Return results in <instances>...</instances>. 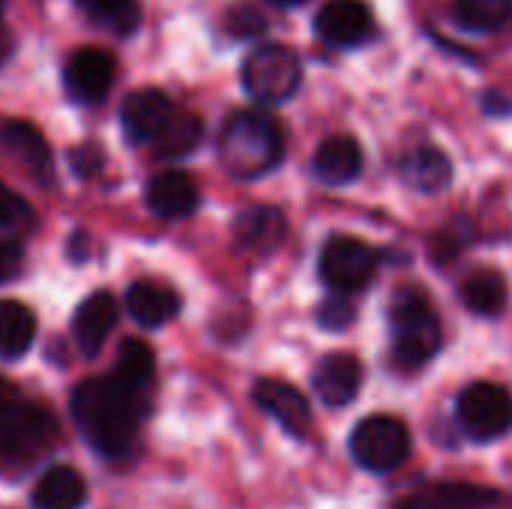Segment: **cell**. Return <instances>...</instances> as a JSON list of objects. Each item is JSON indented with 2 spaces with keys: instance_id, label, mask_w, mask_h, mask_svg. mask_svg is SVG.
I'll list each match as a JSON object with an SVG mask.
<instances>
[{
  "instance_id": "1",
  "label": "cell",
  "mask_w": 512,
  "mask_h": 509,
  "mask_svg": "<svg viewBox=\"0 0 512 509\" xmlns=\"http://www.w3.org/2000/svg\"><path fill=\"white\" fill-rule=\"evenodd\" d=\"M147 411L150 396L120 384L114 375L84 381L72 393V420L84 441L105 459H123L135 450Z\"/></svg>"
},
{
  "instance_id": "2",
  "label": "cell",
  "mask_w": 512,
  "mask_h": 509,
  "mask_svg": "<svg viewBox=\"0 0 512 509\" xmlns=\"http://www.w3.org/2000/svg\"><path fill=\"white\" fill-rule=\"evenodd\" d=\"M219 162L237 180H255L270 174L285 153L282 126L261 108L234 111L219 132Z\"/></svg>"
},
{
  "instance_id": "3",
  "label": "cell",
  "mask_w": 512,
  "mask_h": 509,
  "mask_svg": "<svg viewBox=\"0 0 512 509\" xmlns=\"http://www.w3.org/2000/svg\"><path fill=\"white\" fill-rule=\"evenodd\" d=\"M393 357L402 369H420L441 351V321L420 288H399L390 303Z\"/></svg>"
},
{
  "instance_id": "4",
  "label": "cell",
  "mask_w": 512,
  "mask_h": 509,
  "mask_svg": "<svg viewBox=\"0 0 512 509\" xmlns=\"http://www.w3.org/2000/svg\"><path fill=\"white\" fill-rule=\"evenodd\" d=\"M57 438V420L48 408L0 384V462H33Z\"/></svg>"
},
{
  "instance_id": "5",
  "label": "cell",
  "mask_w": 512,
  "mask_h": 509,
  "mask_svg": "<svg viewBox=\"0 0 512 509\" xmlns=\"http://www.w3.org/2000/svg\"><path fill=\"white\" fill-rule=\"evenodd\" d=\"M240 81H243V90L255 102L282 105L300 90L303 66H300V57L288 45L264 42L246 54L243 69H240Z\"/></svg>"
},
{
  "instance_id": "6",
  "label": "cell",
  "mask_w": 512,
  "mask_h": 509,
  "mask_svg": "<svg viewBox=\"0 0 512 509\" xmlns=\"http://www.w3.org/2000/svg\"><path fill=\"white\" fill-rule=\"evenodd\" d=\"M456 423L477 444L498 441L512 429V396L501 384L477 381L456 399Z\"/></svg>"
},
{
  "instance_id": "7",
  "label": "cell",
  "mask_w": 512,
  "mask_h": 509,
  "mask_svg": "<svg viewBox=\"0 0 512 509\" xmlns=\"http://www.w3.org/2000/svg\"><path fill=\"white\" fill-rule=\"evenodd\" d=\"M351 456L372 474H390L411 456V432L402 420L378 414L351 432Z\"/></svg>"
},
{
  "instance_id": "8",
  "label": "cell",
  "mask_w": 512,
  "mask_h": 509,
  "mask_svg": "<svg viewBox=\"0 0 512 509\" xmlns=\"http://www.w3.org/2000/svg\"><path fill=\"white\" fill-rule=\"evenodd\" d=\"M378 264H381V255L366 240L345 237V234L330 237L321 249V258H318V270H321L324 285L342 297L366 288L375 279Z\"/></svg>"
},
{
  "instance_id": "9",
  "label": "cell",
  "mask_w": 512,
  "mask_h": 509,
  "mask_svg": "<svg viewBox=\"0 0 512 509\" xmlns=\"http://www.w3.org/2000/svg\"><path fill=\"white\" fill-rule=\"evenodd\" d=\"M114 84V57L105 48L87 45L69 54L63 66V87L81 105H96Z\"/></svg>"
},
{
  "instance_id": "10",
  "label": "cell",
  "mask_w": 512,
  "mask_h": 509,
  "mask_svg": "<svg viewBox=\"0 0 512 509\" xmlns=\"http://www.w3.org/2000/svg\"><path fill=\"white\" fill-rule=\"evenodd\" d=\"M174 114H177L174 102L162 90L144 87V90H135L123 99L120 126L132 144H153L165 132V126L171 123Z\"/></svg>"
},
{
  "instance_id": "11",
  "label": "cell",
  "mask_w": 512,
  "mask_h": 509,
  "mask_svg": "<svg viewBox=\"0 0 512 509\" xmlns=\"http://www.w3.org/2000/svg\"><path fill=\"white\" fill-rule=\"evenodd\" d=\"M0 150L9 162H15L21 171H27L36 183L54 180V159L51 147L42 138V132L27 120H6L0 126Z\"/></svg>"
},
{
  "instance_id": "12",
  "label": "cell",
  "mask_w": 512,
  "mask_h": 509,
  "mask_svg": "<svg viewBox=\"0 0 512 509\" xmlns=\"http://www.w3.org/2000/svg\"><path fill=\"white\" fill-rule=\"evenodd\" d=\"M252 396H255L258 408L267 411L288 435L306 438V432L312 426V408L297 387H291L288 381H279V378H261L252 390Z\"/></svg>"
},
{
  "instance_id": "13",
  "label": "cell",
  "mask_w": 512,
  "mask_h": 509,
  "mask_svg": "<svg viewBox=\"0 0 512 509\" xmlns=\"http://www.w3.org/2000/svg\"><path fill=\"white\" fill-rule=\"evenodd\" d=\"M315 30L327 45L351 48L372 33V12L363 0H327L315 15Z\"/></svg>"
},
{
  "instance_id": "14",
  "label": "cell",
  "mask_w": 512,
  "mask_h": 509,
  "mask_svg": "<svg viewBox=\"0 0 512 509\" xmlns=\"http://www.w3.org/2000/svg\"><path fill=\"white\" fill-rule=\"evenodd\" d=\"M363 384V366L354 354H327L312 369V387L330 408H345L357 399Z\"/></svg>"
},
{
  "instance_id": "15",
  "label": "cell",
  "mask_w": 512,
  "mask_h": 509,
  "mask_svg": "<svg viewBox=\"0 0 512 509\" xmlns=\"http://www.w3.org/2000/svg\"><path fill=\"white\" fill-rule=\"evenodd\" d=\"M363 171V150L351 135H330L312 156V174L327 186H345Z\"/></svg>"
},
{
  "instance_id": "16",
  "label": "cell",
  "mask_w": 512,
  "mask_h": 509,
  "mask_svg": "<svg viewBox=\"0 0 512 509\" xmlns=\"http://www.w3.org/2000/svg\"><path fill=\"white\" fill-rule=\"evenodd\" d=\"M147 207L159 219H186L198 207V186L186 171H159L147 183Z\"/></svg>"
},
{
  "instance_id": "17",
  "label": "cell",
  "mask_w": 512,
  "mask_h": 509,
  "mask_svg": "<svg viewBox=\"0 0 512 509\" xmlns=\"http://www.w3.org/2000/svg\"><path fill=\"white\" fill-rule=\"evenodd\" d=\"M498 504L501 495L492 489L471 483H435L399 501V509H495Z\"/></svg>"
},
{
  "instance_id": "18",
  "label": "cell",
  "mask_w": 512,
  "mask_h": 509,
  "mask_svg": "<svg viewBox=\"0 0 512 509\" xmlns=\"http://www.w3.org/2000/svg\"><path fill=\"white\" fill-rule=\"evenodd\" d=\"M117 324V303L111 294L99 291L93 297H87L78 312H75V321H72V336H75V345L81 348L84 357H96L105 345V339L111 336Z\"/></svg>"
},
{
  "instance_id": "19",
  "label": "cell",
  "mask_w": 512,
  "mask_h": 509,
  "mask_svg": "<svg viewBox=\"0 0 512 509\" xmlns=\"http://www.w3.org/2000/svg\"><path fill=\"white\" fill-rule=\"evenodd\" d=\"M288 234V222L285 213L279 207H249L234 219V237L243 249L267 255L273 249H279V243Z\"/></svg>"
},
{
  "instance_id": "20",
  "label": "cell",
  "mask_w": 512,
  "mask_h": 509,
  "mask_svg": "<svg viewBox=\"0 0 512 509\" xmlns=\"http://www.w3.org/2000/svg\"><path fill=\"white\" fill-rule=\"evenodd\" d=\"M126 309L141 327H162L177 318L180 297L156 279H141L126 294Z\"/></svg>"
},
{
  "instance_id": "21",
  "label": "cell",
  "mask_w": 512,
  "mask_h": 509,
  "mask_svg": "<svg viewBox=\"0 0 512 509\" xmlns=\"http://www.w3.org/2000/svg\"><path fill=\"white\" fill-rule=\"evenodd\" d=\"M399 174H402V180H405L411 189L432 195V192H441V189L450 186V180H453V165H450L447 153L438 150V147H414V150L402 159Z\"/></svg>"
},
{
  "instance_id": "22",
  "label": "cell",
  "mask_w": 512,
  "mask_h": 509,
  "mask_svg": "<svg viewBox=\"0 0 512 509\" xmlns=\"http://www.w3.org/2000/svg\"><path fill=\"white\" fill-rule=\"evenodd\" d=\"M87 501V483L75 468L54 465L45 471L33 489L36 509H81Z\"/></svg>"
},
{
  "instance_id": "23",
  "label": "cell",
  "mask_w": 512,
  "mask_h": 509,
  "mask_svg": "<svg viewBox=\"0 0 512 509\" xmlns=\"http://www.w3.org/2000/svg\"><path fill=\"white\" fill-rule=\"evenodd\" d=\"M459 297L474 315H498V312H504V306L510 300V285H507L504 273H498L492 267H480L465 276Z\"/></svg>"
},
{
  "instance_id": "24",
  "label": "cell",
  "mask_w": 512,
  "mask_h": 509,
  "mask_svg": "<svg viewBox=\"0 0 512 509\" xmlns=\"http://www.w3.org/2000/svg\"><path fill=\"white\" fill-rule=\"evenodd\" d=\"M36 339V318L18 300H0V360H18Z\"/></svg>"
},
{
  "instance_id": "25",
  "label": "cell",
  "mask_w": 512,
  "mask_h": 509,
  "mask_svg": "<svg viewBox=\"0 0 512 509\" xmlns=\"http://www.w3.org/2000/svg\"><path fill=\"white\" fill-rule=\"evenodd\" d=\"M111 375H114L120 384L132 387V390L153 396L156 357H153L150 345L141 342V339H126V342L120 345V351H117V366L111 369Z\"/></svg>"
},
{
  "instance_id": "26",
  "label": "cell",
  "mask_w": 512,
  "mask_h": 509,
  "mask_svg": "<svg viewBox=\"0 0 512 509\" xmlns=\"http://www.w3.org/2000/svg\"><path fill=\"white\" fill-rule=\"evenodd\" d=\"M78 9L114 36H132L141 27L138 0H75Z\"/></svg>"
},
{
  "instance_id": "27",
  "label": "cell",
  "mask_w": 512,
  "mask_h": 509,
  "mask_svg": "<svg viewBox=\"0 0 512 509\" xmlns=\"http://www.w3.org/2000/svg\"><path fill=\"white\" fill-rule=\"evenodd\" d=\"M201 138H204V123L189 111H177L165 126V132L153 141V150L159 159H183L201 144Z\"/></svg>"
},
{
  "instance_id": "28",
  "label": "cell",
  "mask_w": 512,
  "mask_h": 509,
  "mask_svg": "<svg viewBox=\"0 0 512 509\" xmlns=\"http://www.w3.org/2000/svg\"><path fill=\"white\" fill-rule=\"evenodd\" d=\"M453 15L468 30L492 33L512 18V0H456Z\"/></svg>"
},
{
  "instance_id": "29",
  "label": "cell",
  "mask_w": 512,
  "mask_h": 509,
  "mask_svg": "<svg viewBox=\"0 0 512 509\" xmlns=\"http://www.w3.org/2000/svg\"><path fill=\"white\" fill-rule=\"evenodd\" d=\"M30 219H33L30 204L21 195H15L9 186L0 183V231H18V228L30 225Z\"/></svg>"
},
{
  "instance_id": "30",
  "label": "cell",
  "mask_w": 512,
  "mask_h": 509,
  "mask_svg": "<svg viewBox=\"0 0 512 509\" xmlns=\"http://www.w3.org/2000/svg\"><path fill=\"white\" fill-rule=\"evenodd\" d=\"M318 324L324 330H345V327H351L354 324V306H351V300L342 297V294H330L321 303V309H318Z\"/></svg>"
},
{
  "instance_id": "31",
  "label": "cell",
  "mask_w": 512,
  "mask_h": 509,
  "mask_svg": "<svg viewBox=\"0 0 512 509\" xmlns=\"http://www.w3.org/2000/svg\"><path fill=\"white\" fill-rule=\"evenodd\" d=\"M264 27H267V21L249 3H240L228 12V30L234 36H258V33H264Z\"/></svg>"
},
{
  "instance_id": "32",
  "label": "cell",
  "mask_w": 512,
  "mask_h": 509,
  "mask_svg": "<svg viewBox=\"0 0 512 509\" xmlns=\"http://www.w3.org/2000/svg\"><path fill=\"white\" fill-rule=\"evenodd\" d=\"M21 264H24V249L12 240L0 243V285L15 279L21 273Z\"/></svg>"
},
{
  "instance_id": "33",
  "label": "cell",
  "mask_w": 512,
  "mask_h": 509,
  "mask_svg": "<svg viewBox=\"0 0 512 509\" xmlns=\"http://www.w3.org/2000/svg\"><path fill=\"white\" fill-rule=\"evenodd\" d=\"M72 165H75V171H78L81 177L96 174V171H99V165H102V153H99V147H96V144H81V147L72 153Z\"/></svg>"
},
{
  "instance_id": "34",
  "label": "cell",
  "mask_w": 512,
  "mask_h": 509,
  "mask_svg": "<svg viewBox=\"0 0 512 509\" xmlns=\"http://www.w3.org/2000/svg\"><path fill=\"white\" fill-rule=\"evenodd\" d=\"M15 51V39H12V30L3 24V0H0V66L12 57Z\"/></svg>"
},
{
  "instance_id": "35",
  "label": "cell",
  "mask_w": 512,
  "mask_h": 509,
  "mask_svg": "<svg viewBox=\"0 0 512 509\" xmlns=\"http://www.w3.org/2000/svg\"><path fill=\"white\" fill-rule=\"evenodd\" d=\"M270 3H276V6H300L306 0H270Z\"/></svg>"
},
{
  "instance_id": "36",
  "label": "cell",
  "mask_w": 512,
  "mask_h": 509,
  "mask_svg": "<svg viewBox=\"0 0 512 509\" xmlns=\"http://www.w3.org/2000/svg\"><path fill=\"white\" fill-rule=\"evenodd\" d=\"M0 384H3V378H0Z\"/></svg>"
}]
</instances>
